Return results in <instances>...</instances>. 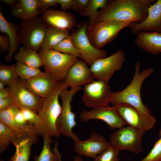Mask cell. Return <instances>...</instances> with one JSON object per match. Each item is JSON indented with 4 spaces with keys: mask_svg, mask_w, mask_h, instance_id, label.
Segmentation results:
<instances>
[{
    "mask_svg": "<svg viewBox=\"0 0 161 161\" xmlns=\"http://www.w3.org/2000/svg\"><path fill=\"white\" fill-rule=\"evenodd\" d=\"M155 0H113L99 11L96 22L114 20L140 23L146 18Z\"/></svg>",
    "mask_w": 161,
    "mask_h": 161,
    "instance_id": "cell-1",
    "label": "cell"
},
{
    "mask_svg": "<svg viewBox=\"0 0 161 161\" xmlns=\"http://www.w3.org/2000/svg\"><path fill=\"white\" fill-rule=\"evenodd\" d=\"M140 62L136 63L133 78L129 84L121 91L113 92L111 103L116 106L126 104L133 107L141 113L147 116H152L149 109L143 103L141 96V90L144 80L154 72L152 68L140 71Z\"/></svg>",
    "mask_w": 161,
    "mask_h": 161,
    "instance_id": "cell-2",
    "label": "cell"
},
{
    "mask_svg": "<svg viewBox=\"0 0 161 161\" xmlns=\"http://www.w3.org/2000/svg\"><path fill=\"white\" fill-rule=\"evenodd\" d=\"M64 89L66 88L63 82H59L50 94L43 99L38 113L41 123L35 128L37 136L46 135L58 137L60 135L57 128L56 123L62 109L59 97Z\"/></svg>",
    "mask_w": 161,
    "mask_h": 161,
    "instance_id": "cell-3",
    "label": "cell"
},
{
    "mask_svg": "<svg viewBox=\"0 0 161 161\" xmlns=\"http://www.w3.org/2000/svg\"><path fill=\"white\" fill-rule=\"evenodd\" d=\"M133 23L114 20L95 22L89 24L86 33L92 44L100 49L114 39L122 29Z\"/></svg>",
    "mask_w": 161,
    "mask_h": 161,
    "instance_id": "cell-4",
    "label": "cell"
},
{
    "mask_svg": "<svg viewBox=\"0 0 161 161\" xmlns=\"http://www.w3.org/2000/svg\"><path fill=\"white\" fill-rule=\"evenodd\" d=\"M45 72L54 77L58 82H63L78 57L53 49H41L38 52Z\"/></svg>",
    "mask_w": 161,
    "mask_h": 161,
    "instance_id": "cell-5",
    "label": "cell"
},
{
    "mask_svg": "<svg viewBox=\"0 0 161 161\" xmlns=\"http://www.w3.org/2000/svg\"><path fill=\"white\" fill-rule=\"evenodd\" d=\"M81 89V87H71L69 89H64L60 94L62 109L57 121V128L60 134L69 138L75 142L80 140L78 136L72 131L77 123L75 115L72 110L71 102L74 95Z\"/></svg>",
    "mask_w": 161,
    "mask_h": 161,
    "instance_id": "cell-6",
    "label": "cell"
},
{
    "mask_svg": "<svg viewBox=\"0 0 161 161\" xmlns=\"http://www.w3.org/2000/svg\"><path fill=\"white\" fill-rule=\"evenodd\" d=\"M48 27L38 17L23 21L18 31L20 44L36 51L41 49Z\"/></svg>",
    "mask_w": 161,
    "mask_h": 161,
    "instance_id": "cell-7",
    "label": "cell"
},
{
    "mask_svg": "<svg viewBox=\"0 0 161 161\" xmlns=\"http://www.w3.org/2000/svg\"><path fill=\"white\" fill-rule=\"evenodd\" d=\"M144 132L130 126H124L111 133L109 142L120 151L139 154L143 151L141 142Z\"/></svg>",
    "mask_w": 161,
    "mask_h": 161,
    "instance_id": "cell-8",
    "label": "cell"
},
{
    "mask_svg": "<svg viewBox=\"0 0 161 161\" xmlns=\"http://www.w3.org/2000/svg\"><path fill=\"white\" fill-rule=\"evenodd\" d=\"M89 25V21H83L70 35L79 51L81 58L91 66L96 60L106 57L107 54L105 50L97 49L90 43L86 33Z\"/></svg>",
    "mask_w": 161,
    "mask_h": 161,
    "instance_id": "cell-9",
    "label": "cell"
},
{
    "mask_svg": "<svg viewBox=\"0 0 161 161\" xmlns=\"http://www.w3.org/2000/svg\"><path fill=\"white\" fill-rule=\"evenodd\" d=\"M108 82L97 80L85 86L82 98L83 104L93 108L109 106L113 92L111 91Z\"/></svg>",
    "mask_w": 161,
    "mask_h": 161,
    "instance_id": "cell-10",
    "label": "cell"
},
{
    "mask_svg": "<svg viewBox=\"0 0 161 161\" xmlns=\"http://www.w3.org/2000/svg\"><path fill=\"white\" fill-rule=\"evenodd\" d=\"M126 60L125 53L121 49L108 57L96 60L90 69L95 79L109 82L114 72L121 69Z\"/></svg>",
    "mask_w": 161,
    "mask_h": 161,
    "instance_id": "cell-11",
    "label": "cell"
},
{
    "mask_svg": "<svg viewBox=\"0 0 161 161\" xmlns=\"http://www.w3.org/2000/svg\"><path fill=\"white\" fill-rule=\"evenodd\" d=\"M7 89L14 104L19 109H28L38 114L43 99L27 88L25 80L18 79Z\"/></svg>",
    "mask_w": 161,
    "mask_h": 161,
    "instance_id": "cell-12",
    "label": "cell"
},
{
    "mask_svg": "<svg viewBox=\"0 0 161 161\" xmlns=\"http://www.w3.org/2000/svg\"><path fill=\"white\" fill-rule=\"evenodd\" d=\"M80 120L87 122L92 120H99L106 123L111 129H119L126 125L116 107L109 106L84 110L79 115Z\"/></svg>",
    "mask_w": 161,
    "mask_h": 161,
    "instance_id": "cell-13",
    "label": "cell"
},
{
    "mask_svg": "<svg viewBox=\"0 0 161 161\" xmlns=\"http://www.w3.org/2000/svg\"><path fill=\"white\" fill-rule=\"evenodd\" d=\"M126 125L144 132L153 128L156 120L153 116H147L129 105L122 104L114 106Z\"/></svg>",
    "mask_w": 161,
    "mask_h": 161,
    "instance_id": "cell-14",
    "label": "cell"
},
{
    "mask_svg": "<svg viewBox=\"0 0 161 161\" xmlns=\"http://www.w3.org/2000/svg\"><path fill=\"white\" fill-rule=\"evenodd\" d=\"M110 144L103 136L93 131L88 139L75 142L73 148L80 156L94 158Z\"/></svg>",
    "mask_w": 161,
    "mask_h": 161,
    "instance_id": "cell-15",
    "label": "cell"
},
{
    "mask_svg": "<svg viewBox=\"0 0 161 161\" xmlns=\"http://www.w3.org/2000/svg\"><path fill=\"white\" fill-rule=\"evenodd\" d=\"M90 68L83 60L78 59L69 70L63 82L66 89L81 87L94 81Z\"/></svg>",
    "mask_w": 161,
    "mask_h": 161,
    "instance_id": "cell-16",
    "label": "cell"
},
{
    "mask_svg": "<svg viewBox=\"0 0 161 161\" xmlns=\"http://www.w3.org/2000/svg\"><path fill=\"white\" fill-rule=\"evenodd\" d=\"M137 35L141 32H161V0H156L149 7L146 19L140 23H133L129 27Z\"/></svg>",
    "mask_w": 161,
    "mask_h": 161,
    "instance_id": "cell-17",
    "label": "cell"
},
{
    "mask_svg": "<svg viewBox=\"0 0 161 161\" xmlns=\"http://www.w3.org/2000/svg\"><path fill=\"white\" fill-rule=\"evenodd\" d=\"M59 82L52 75L46 72L25 80L27 88L43 99L50 94Z\"/></svg>",
    "mask_w": 161,
    "mask_h": 161,
    "instance_id": "cell-18",
    "label": "cell"
},
{
    "mask_svg": "<svg viewBox=\"0 0 161 161\" xmlns=\"http://www.w3.org/2000/svg\"><path fill=\"white\" fill-rule=\"evenodd\" d=\"M42 19L49 27L69 32L76 25L72 15L61 10L48 9L42 13Z\"/></svg>",
    "mask_w": 161,
    "mask_h": 161,
    "instance_id": "cell-19",
    "label": "cell"
},
{
    "mask_svg": "<svg viewBox=\"0 0 161 161\" xmlns=\"http://www.w3.org/2000/svg\"><path fill=\"white\" fill-rule=\"evenodd\" d=\"M37 136L17 134L12 142L15 147V152L9 161H29L31 146L38 140Z\"/></svg>",
    "mask_w": 161,
    "mask_h": 161,
    "instance_id": "cell-20",
    "label": "cell"
},
{
    "mask_svg": "<svg viewBox=\"0 0 161 161\" xmlns=\"http://www.w3.org/2000/svg\"><path fill=\"white\" fill-rule=\"evenodd\" d=\"M139 47L154 55L161 53V32H141L134 41Z\"/></svg>",
    "mask_w": 161,
    "mask_h": 161,
    "instance_id": "cell-21",
    "label": "cell"
},
{
    "mask_svg": "<svg viewBox=\"0 0 161 161\" xmlns=\"http://www.w3.org/2000/svg\"><path fill=\"white\" fill-rule=\"evenodd\" d=\"M39 0H19L12 7L13 16L23 21L38 17L43 13L38 9Z\"/></svg>",
    "mask_w": 161,
    "mask_h": 161,
    "instance_id": "cell-22",
    "label": "cell"
},
{
    "mask_svg": "<svg viewBox=\"0 0 161 161\" xmlns=\"http://www.w3.org/2000/svg\"><path fill=\"white\" fill-rule=\"evenodd\" d=\"M18 27L15 24L8 21L1 10L0 11V31L8 37L10 43V48L5 58L6 61L10 62L14 54L17 52L19 44Z\"/></svg>",
    "mask_w": 161,
    "mask_h": 161,
    "instance_id": "cell-23",
    "label": "cell"
},
{
    "mask_svg": "<svg viewBox=\"0 0 161 161\" xmlns=\"http://www.w3.org/2000/svg\"><path fill=\"white\" fill-rule=\"evenodd\" d=\"M14 59L17 63L39 69L43 66L41 57L37 51L22 46L15 54Z\"/></svg>",
    "mask_w": 161,
    "mask_h": 161,
    "instance_id": "cell-24",
    "label": "cell"
},
{
    "mask_svg": "<svg viewBox=\"0 0 161 161\" xmlns=\"http://www.w3.org/2000/svg\"><path fill=\"white\" fill-rule=\"evenodd\" d=\"M70 35L69 31L49 27L47 28L41 49H53L56 46Z\"/></svg>",
    "mask_w": 161,
    "mask_h": 161,
    "instance_id": "cell-25",
    "label": "cell"
},
{
    "mask_svg": "<svg viewBox=\"0 0 161 161\" xmlns=\"http://www.w3.org/2000/svg\"><path fill=\"white\" fill-rule=\"evenodd\" d=\"M44 144L42 151L38 156H35L34 161H59L60 154L58 149V142L55 141V144L52 151L50 145L53 142L51 137L47 135L43 136Z\"/></svg>",
    "mask_w": 161,
    "mask_h": 161,
    "instance_id": "cell-26",
    "label": "cell"
},
{
    "mask_svg": "<svg viewBox=\"0 0 161 161\" xmlns=\"http://www.w3.org/2000/svg\"><path fill=\"white\" fill-rule=\"evenodd\" d=\"M19 109H20L14 104L9 107L0 111V122L8 126L17 133L29 134L26 132L18 126L15 121V115Z\"/></svg>",
    "mask_w": 161,
    "mask_h": 161,
    "instance_id": "cell-27",
    "label": "cell"
},
{
    "mask_svg": "<svg viewBox=\"0 0 161 161\" xmlns=\"http://www.w3.org/2000/svg\"><path fill=\"white\" fill-rule=\"evenodd\" d=\"M18 77L16 65H4L0 63V81L9 86L16 82Z\"/></svg>",
    "mask_w": 161,
    "mask_h": 161,
    "instance_id": "cell-28",
    "label": "cell"
},
{
    "mask_svg": "<svg viewBox=\"0 0 161 161\" xmlns=\"http://www.w3.org/2000/svg\"><path fill=\"white\" fill-rule=\"evenodd\" d=\"M53 49L60 52L69 54L81 58L79 51L75 46L70 35L61 41L54 47Z\"/></svg>",
    "mask_w": 161,
    "mask_h": 161,
    "instance_id": "cell-29",
    "label": "cell"
},
{
    "mask_svg": "<svg viewBox=\"0 0 161 161\" xmlns=\"http://www.w3.org/2000/svg\"><path fill=\"white\" fill-rule=\"evenodd\" d=\"M11 128L0 122V152L3 153L9 147L15 134Z\"/></svg>",
    "mask_w": 161,
    "mask_h": 161,
    "instance_id": "cell-30",
    "label": "cell"
},
{
    "mask_svg": "<svg viewBox=\"0 0 161 161\" xmlns=\"http://www.w3.org/2000/svg\"><path fill=\"white\" fill-rule=\"evenodd\" d=\"M108 1L107 0H90L86 13V16H88L89 18V24L96 22L99 12L98 9L103 8Z\"/></svg>",
    "mask_w": 161,
    "mask_h": 161,
    "instance_id": "cell-31",
    "label": "cell"
},
{
    "mask_svg": "<svg viewBox=\"0 0 161 161\" xmlns=\"http://www.w3.org/2000/svg\"><path fill=\"white\" fill-rule=\"evenodd\" d=\"M16 66L18 76L25 80L37 76L43 72L39 69L33 68L20 63H17Z\"/></svg>",
    "mask_w": 161,
    "mask_h": 161,
    "instance_id": "cell-32",
    "label": "cell"
},
{
    "mask_svg": "<svg viewBox=\"0 0 161 161\" xmlns=\"http://www.w3.org/2000/svg\"><path fill=\"white\" fill-rule=\"evenodd\" d=\"M120 151L110 145L96 156L93 161H119Z\"/></svg>",
    "mask_w": 161,
    "mask_h": 161,
    "instance_id": "cell-33",
    "label": "cell"
},
{
    "mask_svg": "<svg viewBox=\"0 0 161 161\" xmlns=\"http://www.w3.org/2000/svg\"><path fill=\"white\" fill-rule=\"evenodd\" d=\"M159 134V139L147 155L140 161H161V126Z\"/></svg>",
    "mask_w": 161,
    "mask_h": 161,
    "instance_id": "cell-34",
    "label": "cell"
},
{
    "mask_svg": "<svg viewBox=\"0 0 161 161\" xmlns=\"http://www.w3.org/2000/svg\"><path fill=\"white\" fill-rule=\"evenodd\" d=\"M21 110L26 120L30 124L33 125L35 128L40 124L41 120L38 114L28 109Z\"/></svg>",
    "mask_w": 161,
    "mask_h": 161,
    "instance_id": "cell-35",
    "label": "cell"
},
{
    "mask_svg": "<svg viewBox=\"0 0 161 161\" xmlns=\"http://www.w3.org/2000/svg\"><path fill=\"white\" fill-rule=\"evenodd\" d=\"M90 0H73L72 8L76 12L86 16V10Z\"/></svg>",
    "mask_w": 161,
    "mask_h": 161,
    "instance_id": "cell-36",
    "label": "cell"
},
{
    "mask_svg": "<svg viewBox=\"0 0 161 161\" xmlns=\"http://www.w3.org/2000/svg\"><path fill=\"white\" fill-rule=\"evenodd\" d=\"M58 4L57 0H39L38 7L43 13L50 7L55 6Z\"/></svg>",
    "mask_w": 161,
    "mask_h": 161,
    "instance_id": "cell-37",
    "label": "cell"
},
{
    "mask_svg": "<svg viewBox=\"0 0 161 161\" xmlns=\"http://www.w3.org/2000/svg\"><path fill=\"white\" fill-rule=\"evenodd\" d=\"M10 43L9 38L6 35H0V48L2 51H9Z\"/></svg>",
    "mask_w": 161,
    "mask_h": 161,
    "instance_id": "cell-38",
    "label": "cell"
},
{
    "mask_svg": "<svg viewBox=\"0 0 161 161\" xmlns=\"http://www.w3.org/2000/svg\"><path fill=\"white\" fill-rule=\"evenodd\" d=\"M14 104L10 96L0 99V111L6 109Z\"/></svg>",
    "mask_w": 161,
    "mask_h": 161,
    "instance_id": "cell-39",
    "label": "cell"
},
{
    "mask_svg": "<svg viewBox=\"0 0 161 161\" xmlns=\"http://www.w3.org/2000/svg\"><path fill=\"white\" fill-rule=\"evenodd\" d=\"M58 4L64 10L72 8L73 0H57Z\"/></svg>",
    "mask_w": 161,
    "mask_h": 161,
    "instance_id": "cell-40",
    "label": "cell"
},
{
    "mask_svg": "<svg viewBox=\"0 0 161 161\" xmlns=\"http://www.w3.org/2000/svg\"><path fill=\"white\" fill-rule=\"evenodd\" d=\"M10 96L7 89L0 90V99Z\"/></svg>",
    "mask_w": 161,
    "mask_h": 161,
    "instance_id": "cell-41",
    "label": "cell"
},
{
    "mask_svg": "<svg viewBox=\"0 0 161 161\" xmlns=\"http://www.w3.org/2000/svg\"><path fill=\"white\" fill-rule=\"evenodd\" d=\"M1 1L4 3L11 6L12 7L14 6L17 3L18 0H1Z\"/></svg>",
    "mask_w": 161,
    "mask_h": 161,
    "instance_id": "cell-42",
    "label": "cell"
},
{
    "mask_svg": "<svg viewBox=\"0 0 161 161\" xmlns=\"http://www.w3.org/2000/svg\"><path fill=\"white\" fill-rule=\"evenodd\" d=\"M59 161H62L60 154L59 155ZM73 161H83V160L81 157L80 156H76L74 157Z\"/></svg>",
    "mask_w": 161,
    "mask_h": 161,
    "instance_id": "cell-43",
    "label": "cell"
},
{
    "mask_svg": "<svg viewBox=\"0 0 161 161\" xmlns=\"http://www.w3.org/2000/svg\"><path fill=\"white\" fill-rule=\"evenodd\" d=\"M5 85L4 83L1 81H0V90L4 89V86Z\"/></svg>",
    "mask_w": 161,
    "mask_h": 161,
    "instance_id": "cell-44",
    "label": "cell"
},
{
    "mask_svg": "<svg viewBox=\"0 0 161 161\" xmlns=\"http://www.w3.org/2000/svg\"><path fill=\"white\" fill-rule=\"evenodd\" d=\"M1 161H3V160H1Z\"/></svg>",
    "mask_w": 161,
    "mask_h": 161,
    "instance_id": "cell-45",
    "label": "cell"
}]
</instances>
